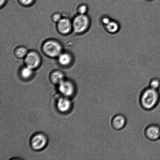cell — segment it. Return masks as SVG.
Here are the masks:
<instances>
[{"label":"cell","instance_id":"cell-22","mask_svg":"<svg viewBox=\"0 0 160 160\" xmlns=\"http://www.w3.org/2000/svg\"><path fill=\"white\" fill-rule=\"evenodd\" d=\"M147 1H152V0H147Z\"/></svg>","mask_w":160,"mask_h":160},{"label":"cell","instance_id":"cell-21","mask_svg":"<svg viewBox=\"0 0 160 160\" xmlns=\"http://www.w3.org/2000/svg\"><path fill=\"white\" fill-rule=\"evenodd\" d=\"M5 1V0H1V6L2 5L4 4Z\"/></svg>","mask_w":160,"mask_h":160},{"label":"cell","instance_id":"cell-17","mask_svg":"<svg viewBox=\"0 0 160 160\" xmlns=\"http://www.w3.org/2000/svg\"><path fill=\"white\" fill-rule=\"evenodd\" d=\"M111 18L110 17L108 16L107 15H103L100 18V23L103 25V26L105 27L111 21Z\"/></svg>","mask_w":160,"mask_h":160},{"label":"cell","instance_id":"cell-2","mask_svg":"<svg viewBox=\"0 0 160 160\" xmlns=\"http://www.w3.org/2000/svg\"><path fill=\"white\" fill-rule=\"evenodd\" d=\"M72 24L75 32L78 33H81L89 29L90 25V20L86 14H79L75 17Z\"/></svg>","mask_w":160,"mask_h":160},{"label":"cell","instance_id":"cell-11","mask_svg":"<svg viewBox=\"0 0 160 160\" xmlns=\"http://www.w3.org/2000/svg\"><path fill=\"white\" fill-rule=\"evenodd\" d=\"M106 31L109 33L115 34L120 31V25L118 22L112 20L110 22L104 27Z\"/></svg>","mask_w":160,"mask_h":160},{"label":"cell","instance_id":"cell-13","mask_svg":"<svg viewBox=\"0 0 160 160\" xmlns=\"http://www.w3.org/2000/svg\"><path fill=\"white\" fill-rule=\"evenodd\" d=\"M71 56L67 53H62L59 56V62L62 65H68L71 62Z\"/></svg>","mask_w":160,"mask_h":160},{"label":"cell","instance_id":"cell-7","mask_svg":"<svg viewBox=\"0 0 160 160\" xmlns=\"http://www.w3.org/2000/svg\"><path fill=\"white\" fill-rule=\"evenodd\" d=\"M59 90L66 97L71 96L74 93L75 87L71 82L64 80L59 84Z\"/></svg>","mask_w":160,"mask_h":160},{"label":"cell","instance_id":"cell-14","mask_svg":"<svg viewBox=\"0 0 160 160\" xmlns=\"http://www.w3.org/2000/svg\"><path fill=\"white\" fill-rule=\"evenodd\" d=\"M32 69L26 66L22 69L21 71V75L24 79H28L31 77L32 74Z\"/></svg>","mask_w":160,"mask_h":160},{"label":"cell","instance_id":"cell-5","mask_svg":"<svg viewBox=\"0 0 160 160\" xmlns=\"http://www.w3.org/2000/svg\"><path fill=\"white\" fill-rule=\"evenodd\" d=\"M145 134L147 139L156 141L160 139V127L156 124H151L147 127Z\"/></svg>","mask_w":160,"mask_h":160},{"label":"cell","instance_id":"cell-16","mask_svg":"<svg viewBox=\"0 0 160 160\" xmlns=\"http://www.w3.org/2000/svg\"><path fill=\"white\" fill-rule=\"evenodd\" d=\"M16 54L19 58L25 57L28 54L27 50L24 48H19L16 51Z\"/></svg>","mask_w":160,"mask_h":160},{"label":"cell","instance_id":"cell-12","mask_svg":"<svg viewBox=\"0 0 160 160\" xmlns=\"http://www.w3.org/2000/svg\"><path fill=\"white\" fill-rule=\"evenodd\" d=\"M51 80L54 84H58L64 81V76L62 72L56 71L52 73Z\"/></svg>","mask_w":160,"mask_h":160},{"label":"cell","instance_id":"cell-15","mask_svg":"<svg viewBox=\"0 0 160 160\" xmlns=\"http://www.w3.org/2000/svg\"><path fill=\"white\" fill-rule=\"evenodd\" d=\"M149 87L159 90L160 88V80L157 78H153L150 82Z\"/></svg>","mask_w":160,"mask_h":160},{"label":"cell","instance_id":"cell-10","mask_svg":"<svg viewBox=\"0 0 160 160\" xmlns=\"http://www.w3.org/2000/svg\"><path fill=\"white\" fill-rule=\"evenodd\" d=\"M57 106L58 109L60 112H67L71 108V102L68 97H62L58 100Z\"/></svg>","mask_w":160,"mask_h":160},{"label":"cell","instance_id":"cell-9","mask_svg":"<svg viewBox=\"0 0 160 160\" xmlns=\"http://www.w3.org/2000/svg\"><path fill=\"white\" fill-rule=\"evenodd\" d=\"M72 27V24L68 19H61L58 22V29L62 34L68 33L71 30Z\"/></svg>","mask_w":160,"mask_h":160},{"label":"cell","instance_id":"cell-8","mask_svg":"<svg viewBox=\"0 0 160 160\" xmlns=\"http://www.w3.org/2000/svg\"><path fill=\"white\" fill-rule=\"evenodd\" d=\"M127 123V119L122 114H117L112 118L111 125L114 129L120 130L125 128Z\"/></svg>","mask_w":160,"mask_h":160},{"label":"cell","instance_id":"cell-3","mask_svg":"<svg viewBox=\"0 0 160 160\" xmlns=\"http://www.w3.org/2000/svg\"><path fill=\"white\" fill-rule=\"evenodd\" d=\"M44 52L51 57H55L61 54L62 47L58 42L54 41H48L43 46Z\"/></svg>","mask_w":160,"mask_h":160},{"label":"cell","instance_id":"cell-20","mask_svg":"<svg viewBox=\"0 0 160 160\" xmlns=\"http://www.w3.org/2000/svg\"><path fill=\"white\" fill-rule=\"evenodd\" d=\"M54 20L58 22L59 20L61 19L60 16L58 15H56L54 16Z\"/></svg>","mask_w":160,"mask_h":160},{"label":"cell","instance_id":"cell-4","mask_svg":"<svg viewBox=\"0 0 160 160\" xmlns=\"http://www.w3.org/2000/svg\"><path fill=\"white\" fill-rule=\"evenodd\" d=\"M48 140L46 136L39 133L35 135L31 140V146L33 149L39 150L42 149L46 146Z\"/></svg>","mask_w":160,"mask_h":160},{"label":"cell","instance_id":"cell-19","mask_svg":"<svg viewBox=\"0 0 160 160\" xmlns=\"http://www.w3.org/2000/svg\"><path fill=\"white\" fill-rule=\"evenodd\" d=\"M33 0H20V2L22 4L25 5H28L31 4Z\"/></svg>","mask_w":160,"mask_h":160},{"label":"cell","instance_id":"cell-6","mask_svg":"<svg viewBox=\"0 0 160 160\" xmlns=\"http://www.w3.org/2000/svg\"><path fill=\"white\" fill-rule=\"evenodd\" d=\"M25 62L26 66L33 69L38 67L40 63V56L37 53L33 52H29L25 56Z\"/></svg>","mask_w":160,"mask_h":160},{"label":"cell","instance_id":"cell-1","mask_svg":"<svg viewBox=\"0 0 160 160\" xmlns=\"http://www.w3.org/2000/svg\"><path fill=\"white\" fill-rule=\"evenodd\" d=\"M160 99L159 90L149 87L144 89L142 92L139 102L143 109L146 110H151L158 106Z\"/></svg>","mask_w":160,"mask_h":160},{"label":"cell","instance_id":"cell-18","mask_svg":"<svg viewBox=\"0 0 160 160\" xmlns=\"http://www.w3.org/2000/svg\"><path fill=\"white\" fill-rule=\"evenodd\" d=\"M79 14H82V15H85L88 11V6L86 5H82L78 9Z\"/></svg>","mask_w":160,"mask_h":160}]
</instances>
